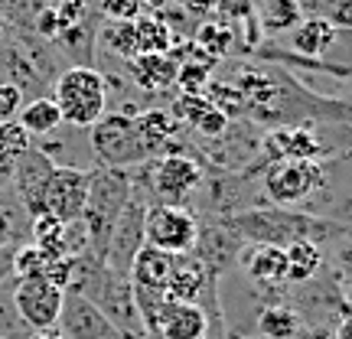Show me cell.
Wrapping results in <instances>:
<instances>
[{"mask_svg":"<svg viewBox=\"0 0 352 339\" xmlns=\"http://www.w3.org/2000/svg\"><path fill=\"white\" fill-rule=\"evenodd\" d=\"M173 264H176V254H166L153 245H144L134 261H131V271H127V281L134 287H144V290H157V294H166V284L173 277Z\"/></svg>","mask_w":352,"mask_h":339,"instance_id":"5bb4252c","label":"cell"},{"mask_svg":"<svg viewBox=\"0 0 352 339\" xmlns=\"http://www.w3.org/2000/svg\"><path fill=\"white\" fill-rule=\"evenodd\" d=\"M16 121H20V127L30 138H52L63 127V114H59L52 98H33V101H23Z\"/></svg>","mask_w":352,"mask_h":339,"instance_id":"ffe728a7","label":"cell"},{"mask_svg":"<svg viewBox=\"0 0 352 339\" xmlns=\"http://www.w3.org/2000/svg\"><path fill=\"white\" fill-rule=\"evenodd\" d=\"M245 274L254 284H280L287 281V254L280 245H258L245 258Z\"/></svg>","mask_w":352,"mask_h":339,"instance_id":"d6986e66","label":"cell"},{"mask_svg":"<svg viewBox=\"0 0 352 339\" xmlns=\"http://www.w3.org/2000/svg\"><path fill=\"white\" fill-rule=\"evenodd\" d=\"M33 147V138L26 134L20 121H0V160H7V166L13 170V164Z\"/></svg>","mask_w":352,"mask_h":339,"instance_id":"4316f807","label":"cell"},{"mask_svg":"<svg viewBox=\"0 0 352 339\" xmlns=\"http://www.w3.org/2000/svg\"><path fill=\"white\" fill-rule=\"evenodd\" d=\"M43 264H46V254L30 241V245H20V248L10 254V274H13V281L36 277V274H43Z\"/></svg>","mask_w":352,"mask_h":339,"instance_id":"4dcf8cb0","label":"cell"},{"mask_svg":"<svg viewBox=\"0 0 352 339\" xmlns=\"http://www.w3.org/2000/svg\"><path fill=\"white\" fill-rule=\"evenodd\" d=\"M134 124H138V134H140V144H144V151L147 157L153 153H176L173 151V140L179 134V121H176L170 111H160V108H147V111H140L134 118Z\"/></svg>","mask_w":352,"mask_h":339,"instance_id":"9a60e30c","label":"cell"},{"mask_svg":"<svg viewBox=\"0 0 352 339\" xmlns=\"http://www.w3.org/2000/svg\"><path fill=\"white\" fill-rule=\"evenodd\" d=\"M50 7L56 10V17H59L65 26L78 23V20L85 17V0H52Z\"/></svg>","mask_w":352,"mask_h":339,"instance_id":"8d00e7d4","label":"cell"},{"mask_svg":"<svg viewBox=\"0 0 352 339\" xmlns=\"http://www.w3.org/2000/svg\"><path fill=\"white\" fill-rule=\"evenodd\" d=\"M258 13V23H261V33H280L287 26L300 23V3L297 0H264L261 7H254Z\"/></svg>","mask_w":352,"mask_h":339,"instance_id":"603a6c76","label":"cell"},{"mask_svg":"<svg viewBox=\"0 0 352 339\" xmlns=\"http://www.w3.org/2000/svg\"><path fill=\"white\" fill-rule=\"evenodd\" d=\"M88 183H91V170H78V166H52L46 193H43V209L59 219V222H78L88 202Z\"/></svg>","mask_w":352,"mask_h":339,"instance_id":"8992f818","label":"cell"},{"mask_svg":"<svg viewBox=\"0 0 352 339\" xmlns=\"http://www.w3.org/2000/svg\"><path fill=\"white\" fill-rule=\"evenodd\" d=\"M199 183H202V170L186 153L157 157V164H153V170H151L153 196L160 202H166V206H183V199H186Z\"/></svg>","mask_w":352,"mask_h":339,"instance_id":"9c48e42d","label":"cell"},{"mask_svg":"<svg viewBox=\"0 0 352 339\" xmlns=\"http://www.w3.org/2000/svg\"><path fill=\"white\" fill-rule=\"evenodd\" d=\"M52 101L63 114V124L91 127L108 111V82L91 65H72L56 78Z\"/></svg>","mask_w":352,"mask_h":339,"instance_id":"7a4b0ae2","label":"cell"},{"mask_svg":"<svg viewBox=\"0 0 352 339\" xmlns=\"http://www.w3.org/2000/svg\"><path fill=\"white\" fill-rule=\"evenodd\" d=\"M176 59L170 52H144L131 59V76L144 91H164L176 85Z\"/></svg>","mask_w":352,"mask_h":339,"instance_id":"e0dca14e","label":"cell"},{"mask_svg":"<svg viewBox=\"0 0 352 339\" xmlns=\"http://www.w3.org/2000/svg\"><path fill=\"white\" fill-rule=\"evenodd\" d=\"M131 196H134V189H131V179L124 176V170H95V173H91L85 212H82L78 222L85 228L88 248H91V258H95V261L104 258L111 228Z\"/></svg>","mask_w":352,"mask_h":339,"instance_id":"6da1fadb","label":"cell"},{"mask_svg":"<svg viewBox=\"0 0 352 339\" xmlns=\"http://www.w3.org/2000/svg\"><path fill=\"white\" fill-rule=\"evenodd\" d=\"M323 186V170L316 160H280L264 176V193L274 206H297Z\"/></svg>","mask_w":352,"mask_h":339,"instance_id":"ba28073f","label":"cell"},{"mask_svg":"<svg viewBox=\"0 0 352 339\" xmlns=\"http://www.w3.org/2000/svg\"><path fill=\"white\" fill-rule=\"evenodd\" d=\"M258 329L264 339H294L300 329V320L290 307H267L258 320Z\"/></svg>","mask_w":352,"mask_h":339,"instance_id":"d4e9b609","label":"cell"},{"mask_svg":"<svg viewBox=\"0 0 352 339\" xmlns=\"http://www.w3.org/2000/svg\"><path fill=\"white\" fill-rule=\"evenodd\" d=\"M151 333H157L160 339H206L209 320L199 303H179L166 297Z\"/></svg>","mask_w":352,"mask_h":339,"instance_id":"7c38bea8","label":"cell"},{"mask_svg":"<svg viewBox=\"0 0 352 339\" xmlns=\"http://www.w3.org/2000/svg\"><path fill=\"white\" fill-rule=\"evenodd\" d=\"M23 108V91L20 85H10V82H0V121H13Z\"/></svg>","mask_w":352,"mask_h":339,"instance_id":"836d02e7","label":"cell"},{"mask_svg":"<svg viewBox=\"0 0 352 339\" xmlns=\"http://www.w3.org/2000/svg\"><path fill=\"white\" fill-rule=\"evenodd\" d=\"M101 10L111 20H138L140 17V0H101Z\"/></svg>","mask_w":352,"mask_h":339,"instance_id":"d590c367","label":"cell"},{"mask_svg":"<svg viewBox=\"0 0 352 339\" xmlns=\"http://www.w3.org/2000/svg\"><path fill=\"white\" fill-rule=\"evenodd\" d=\"M59 327H63L65 339H127L95 303H88L78 294H65Z\"/></svg>","mask_w":352,"mask_h":339,"instance_id":"30bf717a","label":"cell"},{"mask_svg":"<svg viewBox=\"0 0 352 339\" xmlns=\"http://www.w3.org/2000/svg\"><path fill=\"white\" fill-rule=\"evenodd\" d=\"M284 254H287V281H294V284L310 281L320 271V264H323V254H320V248L310 239L290 241L284 248Z\"/></svg>","mask_w":352,"mask_h":339,"instance_id":"7402d4cb","label":"cell"},{"mask_svg":"<svg viewBox=\"0 0 352 339\" xmlns=\"http://www.w3.org/2000/svg\"><path fill=\"white\" fill-rule=\"evenodd\" d=\"M0 39H3V20H0Z\"/></svg>","mask_w":352,"mask_h":339,"instance_id":"7bdbcfd3","label":"cell"},{"mask_svg":"<svg viewBox=\"0 0 352 339\" xmlns=\"http://www.w3.org/2000/svg\"><path fill=\"white\" fill-rule=\"evenodd\" d=\"M104 39L111 43V50L124 59H134L138 52V36H134V20H114V26L104 30Z\"/></svg>","mask_w":352,"mask_h":339,"instance_id":"1f68e13d","label":"cell"},{"mask_svg":"<svg viewBox=\"0 0 352 339\" xmlns=\"http://www.w3.org/2000/svg\"><path fill=\"white\" fill-rule=\"evenodd\" d=\"M134 36H138V52H170V43H173V33L164 20L157 17H138L134 20Z\"/></svg>","mask_w":352,"mask_h":339,"instance_id":"cb8c5ba5","label":"cell"},{"mask_svg":"<svg viewBox=\"0 0 352 339\" xmlns=\"http://www.w3.org/2000/svg\"><path fill=\"white\" fill-rule=\"evenodd\" d=\"M202 95L209 98V105H212L215 111L226 114L228 121L239 118L241 111H248V108H245V98H241V91L235 85H228V82H209Z\"/></svg>","mask_w":352,"mask_h":339,"instance_id":"83f0119b","label":"cell"},{"mask_svg":"<svg viewBox=\"0 0 352 339\" xmlns=\"http://www.w3.org/2000/svg\"><path fill=\"white\" fill-rule=\"evenodd\" d=\"M176 3H179L186 13H192L196 20H206V17L219 7V0H176Z\"/></svg>","mask_w":352,"mask_h":339,"instance_id":"f35d334b","label":"cell"},{"mask_svg":"<svg viewBox=\"0 0 352 339\" xmlns=\"http://www.w3.org/2000/svg\"><path fill=\"white\" fill-rule=\"evenodd\" d=\"M26 339H65V336H63V329L59 327H52V329H33Z\"/></svg>","mask_w":352,"mask_h":339,"instance_id":"60d3db41","label":"cell"},{"mask_svg":"<svg viewBox=\"0 0 352 339\" xmlns=\"http://www.w3.org/2000/svg\"><path fill=\"white\" fill-rule=\"evenodd\" d=\"M144 215H147V202L138 199V196H131L127 206L121 209V215H118V222H114L108 248H104V258H101V264H104L108 271L127 277L134 254L147 245V241H144Z\"/></svg>","mask_w":352,"mask_h":339,"instance_id":"52a82bcc","label":"cell"},{"mask_svg":"<svg viewBox=\"0 0 352 339\" xmlns=\"http://www.w3.org/2000/svg\"><path fill=\"white\" fill-rule=\"evenodd\" d=\"M336 339H352V314L336 327Z\"/></svg>","mask_w":352,"mask_h":339,"instance_id":"b9f144b4","label":"cell"},{"mask_svg":"<svg viewBox=\"0 0 352 339\" xmlns=\"http://www.w3.org/2000/svg\"><path fill=\"white\" fill-rule=\"evenodd\" d=\"M206 108H209V98H206L202 91H183V95L173 101V111H170V114H173L179 124L192 127L202 118V111H206Z\"/></svg>","mask_w":352,"mask_h":339,"instance_id":"d6a6232c","label":"cell"},{"mask_svg":"<svg viewBox=\"0 0 352 339\" xmlns=\"http://www.w3.org/2000/svg\"><path fill=\"white\" fill-rule=\"evenodd\" d=\"M297 3L310 17H320V20H329L333 26H349L352 30V0H297Z\"/></svg>","mask_w":352,"mask_h":339,"instance_id":"f1b7e54d","label":"cell"},{"mask_svg":"<svg viewBox=\"0 0 352 339\" xmlns=\"http://www.w3.org/2000/svg\"><path fill=\"white\" fill-rule=\"evenodd\" d=\"M212 82V63L209 59H196L189 56V63H179L176 65V85L183 91H206V85Z\"/></svg>","mask_w":352,"mask_h":339,"instance_id":"f546056e","label":"cell"},{"mask_svg":"<svg viewBox=\"0 0 352 339\" xmlns=\"http://www.w3.org/2000/svg\"><path fill=\"white\" fill-rule=\"evenodd\" d=\"M13 307L30 329L59 327V316L65 307V290L50 284L46 277H20L13 287Z\"/></svg>","mask_w":352,"mask_h":339,"instance_id":"5b68a950","label":"cell"},{"mask_svg":"<svg viewBox=\"0 0 352 339\" xmlns=\"http://www.w3.org/2000/svg\"><path fill=\"white\" fill-rule=\"evenodd\" d=\"M63 30H65V23L56 17L52 7H46V10L39 13V33H43V36H56V33H63Z\"/></svg>","mask_w":352,"mask_h":339,"instance_id":"ab89813d","label":"cell"},{"mask_svg":"<svg viewBox=\"0 0 352 339\" xmlns=\"http://www.w3.org/2000/svg\"><path fill=\"white\" fill-rule=\"evenodd\" d=\"M52 160L46 157L43 151H30L13 164V183H16V196L23 202V209L30 212V219L43 215V193H46V183H50V173H52Z\"/></svg>","mask_w":352,"mask_h":339,"instance_id":"8fae6325","label":"cell"},{"mask_svg":"<svg viewBox=\"0 0 352 339\" xmlns=\"http://www.w3.org/2000/svg\"><path fill=\"white\" fill-rule=\"evenodd\" d=\"M144 241L166 254H192L199 245V222L186 206H147L144 215Z\"/></svg>","mask_w":352,"mask_h":339,"instance_id":"277c9868","label":"cell"},{"mask_svg":"<svg viewBox=\"0 0 352 339\" xmlns=\"http://www.w3.org/2000/svg\"><path fill=\"white\" fill-rule=\"evenodd\" d=\"M16 239H20V219H16V212H13V209L0 206V248L13 245Z\"/></svg>","mask_w":352,"mask_h":339,"instance_id":"74e56055","label":"cell"},{"mask_svg":"<svg viewBox=\"0 0 352 339\" xmlns=\"http://www.w3.org/2000/svg\"><path fill=\"white\" fill-rule=\"evenodd\" d=\"M88 144H91V151H95L104 170H127V166H138L147 160L138 124L124 111L101 114L98 121L88 127Z\"/></svg>","mask_w":352,"mask_h":339,"instance_id":"3957f363","label":"cell"},{"mask_svg":"<svg viewBox=\"0 0 352 339\" xmlns=\"http://www.w3.org/2000/svg\"><path fill=\"white\" fill-rule=\"evenodd\" d=\"M336 36H340V26H333L329 20H320V17H303L300 23L294 26V33H290V46L300 56L320 59V56L329 52Z\"/></svg>","mask_w":352,"mask_h":339,"instance_id":"ac0fdd59","label":"cell"},{"mask_svg":"<svg viewBox=\"0 0 352 339\" xmlns=\"http://www.w3.org/2000/svg\"><path fill=\"white\" fill-rule=\"evenodd\" d=\"M33 245L46 258H65V254H72V248H69V226L59 222V219H52L50 212L36 215L33 219Z\"/></svg>","mask_w":352,"mask_h":339,"instance_id":"44dd1931","label":"cell"},{"mask_svg":"<svg viewBox=\"0 0 352 339\" xmlns=\"http://www.w3.org/2000/svg\"><path fill=\"white\" fill-rule=\"evenodd\" d=\"M264 153L274 164H280V160H316L323 153V147H320L314 131H307V127H277L264 138Z\"/></svg>","mask_w":352,"mask_h":339,"instance_id":"4fadbf2b","label":"cell"},{"mask_svg":"<svg viewBox=\"0 0 352 339\" xmlns=\"http://www.w3.org/2000/svg\"><path fill=\"white\" fill-rule=\"evenodd\" d=\"M232 46H235V33L228 30L222 20L219 23H206L196 30V50H202L209 59H219V56H226V52H232Z\"/></svg>","mask_w":352,"mask_h":339,"instance_id":"484cf974","label":"cell"},{"mask_svg":"<svg viewBox=\"0 0 352 339\" xmlns=\"http://www.w3.org/2000/svg\"><path fill=\"white\" fill-rule=\"evenodd\" d=\"M226 127H228V118L209 105V108L202 111L199 121L192 124V131H199V134H206V138H219V134H226Z\"/></svg>","mask_w":352,"mask_h":339,"instance_id":"e575fe53","label":"cell"},{"mask_svg":"<svg viewBox=\"0 0 352 339\" xmlns=\"http://www.w3.org/2000/svg\"><path fill=\"white\" fill-rule=\"evenodd\" d=\"M209 287V267L199 258H189V254H176L173 264V277L166 284V297L179 303H199V297Z\"/></svg>","mask_w":352,"mask_h":339,"instance_id":"2e32d148","label":"cell"}]
</instances>
